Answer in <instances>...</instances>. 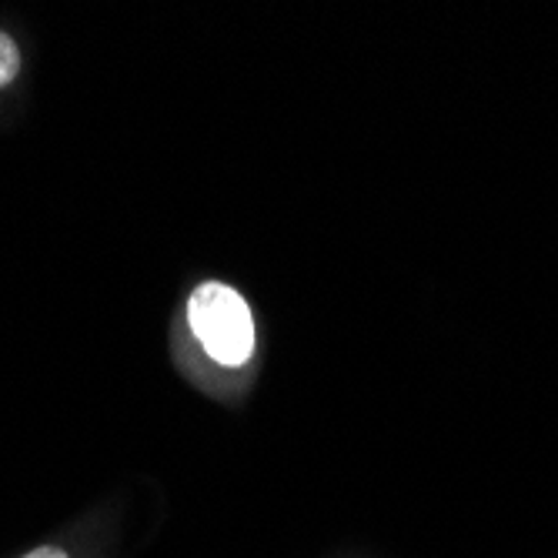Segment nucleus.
Here are the masks:
<instances>
[{
	"instance_id": "obj_1",
	"label": "nucleus",
	"mask_w": 558,
	"mask_h": 558,
	"mask_svg": "<svg viewBox=\"0 0 558 558\" xmlns=\"http://www.w3.org/2000/svg\"><path fill=\"white\" fill-rule=\"evenodd\" d=\"M187 322L201 348L218 365L241 368L255 351V318H251L247 301L221 281H205L194 288L187 301Z\"/></svg>"
},
{
	"instance_id": "obj_2",
	"label": "nucleus",
	"mask_w": 558,
	"mask_h": 558,
	"mask_svg": "<svg viewBox=\"0 0 558 558\" xmlns=\"http://www.w3.org/2000/svg\"><path fill=\"white\" fill-rule=\"evenodd\" d=\"M17 71H21V50L8 34H0V87H8L17 77Z\"/></svg>"
},
{
	"instance_id": "obj_3",
	"label": "nucleus",
	"mask_w": 558,
	"mask_h": 558,
	"mask_svg": "<svg viewBox=\"0 0 558 558\" xmlns=\"http://www.w3.org/2000/svg\"><path fill=\"white\" fill-rule=\"evenodd\" d=\"M24 558H71V555H68V551H61V548H54V545H44V548L27 551Z\"/></svg>"
}]
</instances>
